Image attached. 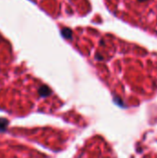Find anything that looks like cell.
Wrapping results in <instances>:
<instances>
[{
    "mask_svg": "<svg viewBox=\"0 0 157 158\" xmlns=\"http://www.w3.org/2000/svg\"><path fill=\"white\" fill-rule=\"evenodd\" d=\"M39 94L43 97H46L48 95H50L52 94V91L47 87V86H42L40 89H39Z\"/></svg>",
    "mask_w": 157,
    "mask_h": 158,
    "instance_id": "6da1fadb",
    "label": "cell"
},
{
    "mask_svg": "<svg viewBox=\"0 0 157 158\" xmlns=\"http://www.w3.org/2000/svg\"><path fill=\"white\" fill-rule=\"evenodd\" d=\"M7 124H8L7 119H6V118H0V131H5L6 128V126H7Z\"/></svg>",
    "mask_w": 157,
    "mask_h": 158,
    "instance_id": "7a4b0ae2",
    "label": "cell"
}]
</instances>
